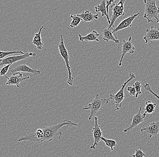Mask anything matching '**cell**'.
I'll return each mask as SVG.
<instances>
[{
    "instance_id": "obj_22",
    "label": "cell",
    "mask_w": 159,
    "mask_h": 157,
    "mask_svg": "<svg viewBox=\"0 0 159 157\" xmlns=\"http://www.w3.org/2000/svg\"><path fill=\"white\" fill-rule=\"evenodd\" d=\"M101 141H103L105 143L106 146L109 147L111 149V150H114V147L116 146L117 145V143L116 141L114 140H109V139H106L104 137L102 136L101 138Z\"/></svg>"
},
{
    "instance_id": "obj_5",
    "label": "cell",
    "mask_w": 159,
    "mask_h": 157,
    "mask_svg": "<svg viewBox=\"0 0 159 157\" xmlns=\"http://www.w3.org/2000/svg\"><path fill=\"white\" fill-rule=\"evenodd\" d=\"M58 50L60 55L62 57L65 62L67 68L68 73V78L67 83L70 86H72L73 85V80L74 78L72 76V73L71 71V67L70 66L69 54L68 53V50L66 48L65 45L64 41H63L62 35H61V41L58 45Z\"/></svg>"
},
{
    "instance_id": "obj_27",
    "label": "cell",
    "mask_w": 159,
    "mask_h": 157,
    "mask_svg": "<svg viewBox=\"0 0 159 157\" xmlns=\"http://www.w3.org/2000/svg\"><path fill=\"white\" fill-rule=\"evenodd\" d=\"M144 87L146 91H149L150 93H152L155 97H157V99H158L159 100V96L152 90L150 84H148V83H146V84L144 85Z\"/></svg>"
},
{
    "instance_id": "obj_4",
    "label": "cell",
    "mask_w": 159,
    "mask_h": 157,
    "mask_svg": "<svg viewBox=\"0 0 159 157\" xmlns=\"http://www.w3.org/2000/svg\"><path fill=\"white\" fill-rule=\"evenodd\" d=\"M129 78L127 80L126 82H124L123 85L121 86L120 90L118 91L116 94H111L109 96V99H111L114 101L113 105L115 104V111H119L120 108L122 106V103L124 101V98H125V95H124V89L126 85L128 83L133 80L134 78H136V76H135L133 72H130L129 73Z\"/></svg>"
},
{
    "instance_id": "obj_7",
    "label": "cell",
    "mask_w": 159,
    "mask_h": 157,
    "mask_svg": "<svg viewBox=\"0 0 159 157\" xmlns=\"http://www.w3.org/2000/svg\"><path fill=\"white\" fill-rule=\"evenodd\" d=\"M94 126L92 129V134L94 137V143L90 147L91 150H95L98 146L99 142L101 141V138L103 136V132L101 127L98 123V118L97 117H94Z\"/></svg>"
},
{
    "instance_id": "obj_8",
    "label": "cell",
    "mask_w": 159,
    "mask_h": 157,
    "mask_svg": "<svg viewBox=\"0 0 159 157\" xmlns=\"http://www.w3.org/2000/svg\"><path fill=\"white\" fill-rule=\"evenodd\" d=\"M36 55L35 53H26L25 54L16 56L13 55L12 56H10L6 58L0 60V66L3 65H7L9 64H13L16 62L20 61V60H23L26 59L30 57H34Z\"/></svg>"
},
{
    "instance_id": "obj_18",
    "label": "cell",
    "mask_w": 159,
    "mask_h": 157,
    "mask_svg": "<svg viewBox=\"0 0 159 157\" xmlns=\"http://www.w3.org/2000/svg\"><path fill=\"white\" fill-rule=\"evenodd\" d=\"M79 40L81 42H99L98 37L99 36V34L95 30L90 32L88 35L83 36L79 34Z\"/></svg>"
},
{
    "instance_id": "obj_29",
    "label": "cell",
    "mask_w": 159,
    "mask_h": 157,
    "mask_svg": "<svg viewBox=\"0 0 159 157\" xmlns=\"http://www.w3.org/2000/svg\"><path fill=\"white\" fill-rule=\"evenodd\" d=\"M127 91H129L130 96H135L136 95V90H135L134 85L132 86H129L127 88Z\"/></svg>"
},
{
    "instance_id": "obj_15",
    "label": "cell",
    "mask_w": 159,
    "mask_h": 157,
    "mask_svg": "<svg viewBox=\"0 0 159 157\" xmlns=\"http://www.w3.org/2000/svg\"><path fill=\"white\" fill-rule=\"evenodd\" d=\"M102 36L103 39L107 42L109 41H113L116 44H119V41L117 39L115 34L112 31V28L110 29L103 27L102 29Z\"/></svg>"
},
{
    "instance_id": "obj_11",
    "label": "cell",
    "mask_w": 159,
    "mask_h": 157,
    "mask_svg": "<svg viewBox=\"0 0 159 157\" xmlns=\"http://www.w3.org/2000/svg\"><path fill=\"white\" fill-rule=\"evenodd\" d=\"M142 109V107H140L139 112L137 114H135L132 118V122L131 125L129 127L124 129V132L126 133V132H129V131H131L135 127H138L139 124L144 122V119L147 115L144 113L143 115H142V113H141Z\"/></svg>"
},
{
    "instance_id": "obj_19",
    "label": "cell",
    "mask_w": 159,
    "mask_h": 157,
    "mask_svg": "<svg viewBox=\"0 0 159 157\" xmlns=\"http://www.w3.org/2000/svg\"><path fill=\"white\" fill-rule=\"evenodd\" d=\"M43 29L47 30L44 26L43 25L40 28L39 32L35 34L34 38L33 40L32 41L33 44L35 45L38 49H41L43 48V44L42 42L41 36L42 30Z\"/></svg>"
},
{
    "instance_id": "obj_21",
    "label": "cell",
    "mask_w": 159,
    "mask_h": 157,
    "mask_svg": "<svg viewBox=\"0 0 159 157\" xmlns=\"http://www.w3.org/2000/svg\"><path fill=\"white\" fill-rule=\"evenodd\" d=\"M145 107L144 108L145 112L144 113L147 114H152L155 111L157 104L156 103H153L152 101H148L145 103Z\"/></svg>"
},
{
    "instance_id": "obj_6",
    "label": "cell",
    "mask_w": 159,
    "mask_h": 157,
    "mask_svg": "<svg viewBox=\"0 0 159 157\" xmlns=\"http://www.w3.org/2000/svg\"><path fill=\"white\" fill-rule=\"evenodd\" d=\"M126 1L125 0H120L117 4L114 2L111 6V8L112 10V17L110 21V25L108 28L110 29L114 26V23L119 16H124L125 15L124 12V3Z\"/></svg>"
},
{
    "instance_id": "obj_3",
    "label": "cell",
    "mask_w": 159,
    "mask_h": 157,
    "mask_svg": "<svg viewBox=\"0 0 159 157\" xmlns=\"http://www.w3.org/2000/svg\"><path fill=\"white\" fill-rule=\"evenodd\" d=\"M145 4V12L143 17L148 20V22H153L152 19H155L157 22L159 24L158 14L159 7L156 5V1H144Z\"/></svg>"
},
{
    "instance_id": "obj_14",
    "label": "cell",
    "mask_w": 159,
    "mask_h": 157,
    "mask_svg": "<svg viewBox=\"0 0 159 157\" xmlns=\"http://www.w3.org/2000/svg\"><path fill=\"white\" fill-rule=\"evenodd\" d=\"M30 76L23 78L22 73L20 72H16L14 73L12 76H10L8 78L7 82L6 83V85H16L17 87L20 88L19 84L22 81L29 79Z\"/></svg>"
},
{
    "instance_id": "obj_25",
    "label": "cell",
    "mask_w": 159,
    "mask_h": 157,
    "mask_svg": "<svg viewBox=\"0 0 159 157\" xmlns=\"http://www.w3.org/2000/svg\"><path fill=\"white\" fill-rule=\"evenodd\" d=\"M134 86H135V90H136V95H135V98H137L139 95L142 94V92L141 91L142 89V84H141V81H137L134 83Z\"/></svg>"
},
{
    "instance_id": "obj_10",
    "label": "cell",
    "mask_w": 159,
    "mask_h": 157,
    "mask_svg": "<svg viewBox=\"0 0 159 157\" xmlns=\"http://www.w3.org/2000/svg\"><path fill=\"white\" fill-rule=\"evenodd\" d=\"M139 14H140V13H138L136 14L132 15L129 17L127 18L122 21L116 28H114V26L112 27V29L113 32L114 33V34H115L119 30H124V29L132 27L133 21Z\"/></svg>"
},
{
    "instance_id": "obj_13",
    "label": "cell",
    "mask_w": 159,
    "mask_h": 157,
    "mask_svg": "<svg viewBox=\"0 0 159 157\" xmlns=\"http://www.w3.org/2000/svg\"><path fill=\"white\" fill-rule=\"evenodd\" d=\"M144 132L148 133V138H151L153 136L157 137L159 133V121L151 123L150 126L142 128L141 130V133L143 134Z\"/></svg>"
},
{
    "instance_id": "obj_1",
    "label": "cell",
    "mask_w": 159,
    "mask_h": 157,
    "mask_svg": "<svg viewBox=\"0 0 159 157\" xmlns=\"http://www.w3.org/2000/svg\"><path fill=\"white\" fill-rule=\"evenodd\" d=\"M66 126L78 127V125L69 120H65L56 125L45 127L43 129V137L40 142L52 141L56 138H58L59 140H60L63 135L61 129L64 126Z\"/></svg>"
},
{
    "instance_id": "obj_23",
    "label": "cell",
    "mask_w": 159,
    "mask_h": 157,
    "mask_svg": "<svg viewBox=\"0 0 159 157\" xmlns=\"http://www.w3.org/2000/svg\"><path fill=\"white\" fill-rule=\"evenodd\" d=\"M70 17L72 19V21L70 22V27L71 28L77 27V26L79 25L81 21H82V19L80 18L79 17L75 16L73 14H71Z\"/></svg>"
},
{
    "instance_id": "obj_16",
    "label": "cell",
    "mask_w": 159,
    "mask_h": 157,
    "mask_svg": "<svg viewBox=\"0 0 159 157\" xmlns=\"http://www.w3.org/2000/svg\"><path fill=\"white\" fill-rule=\"evenodd\" d=\"M18 72H24L32 73L33 74L34 76L39 75L41 72L40 71L32 69L27 65H21V64H20L18 66L15 67L12 70H11V73L12 74H14V73Z\"/></svg>"
},
{
    "instance_id": "obj_20",
    "label": "cell",
    "mask_w": 159,
    "mask_h": 157,
    "mask_svg": "<svg viewBox=\"0 0 159 157\" xmlns=\"http://www.w3.org/2000/svg\"><path fill=\"white\" fill-rule=\"evenodd\" d=\"M95 12H100L101 13V16L102 17L105 16L107 17V20L108 21L109 25H110V21L109 19V15H108L107 13V11L106 9V4H105V1L103 0L100 3V4L98 5V6L94 7Z\"/></svg>"
},
{
    "instance_id": "obj_9",
    "label": "cell",
    "mask_w": 159,
    "mask_h": 157,
    "mask_svg": "<svg viewBox=\"0 0 159 157\" xmlns=\"http://www.w3.org/2000/svg\"><path fill=\"white\" fill-rule=\"evenodd\" d=\"M135 50V47L132 42V36L129 38V40H125L124 39L122 45V56L119 62V66H122V62L124 59V57L127 53L133 54Z\"/></svg>"
},
{
    "instance_id": "obj_24",
    "label": "cell",
    "mask_w": 159,
    "mask_h": 157,
    "mask_svg": "<svg viewBox=\"0 0 159 157\" xmlns=\"http://www.w3.org/2000/svg\"><path fill=\"white\" fill-rule=\"evenodd\" d=\"M15 54V53H20V54H25L26 53L23 52L22 51H13L10 52H2L0 51V60L3 59L6 56L8 55H11V54Z\"/></svg>"
},
{
    "instance_id": "obj_17",
    "label": "cell",
    "mask_w": 159,
    "mask_h": 157,
    "mask_svg": "<svg viewBox=\"0 0 159 157\" xmlns=\"http://www.w3.org/2000/svg\"><path fill=\"white\" fill-rule=\"evenodd\" d=\"M75 16L79 17L84 21V22H92L94 20H97L99 18V15H94L90 12L89 11L83 12L80 14L74 15Z\"/></svg>"
},
{
    "instance_id": "obj_28",
    "label": "cell",
    "mask_w": 159,
    "mask_h": 157,
    "mask_svg": "<svg viewBox=\"0 0 159 157\" xmlns=\"http://www.w3.org/2000/svg\"><path fill=\"white\" fill-rule=\"evenodd\" d=\"M146 156V155L141 149H138L136 150V152L134 155H133V157H144Z\"/></svg>"
},
{
    "instance_id": "obj_12",
    "label": "cell",
    "mask_w": 159,
    "mask_h": 157,
    "mask_svg": "<svg viewBox=\"0 0 159 157\" xmlns=\"http://www.w3.org/2000/svg\"><path fill=\"white\" fill-rule=\"evenodd\" d=\"M146 32L147 33L143 37L146 44L149 42L153 43L152 41L159 40V29L157 28V27H154L152 25L151 29H147Z\"/></svg>"
},
{
    "instance_id": "obj_26",
    "label": "cell",
    "mask_w": 159,
    "mask_h": 157,
    "mask_svg": "<svg viewBox=\"0 0 159 157\" xmlns=\"http://www.w3.org/2000/svg\"><path fill=\"white\" fill-rule=\"evenodd\" d=\"M11 65L12 64H9V65H6V66L0 69V76H4L8 79V77L6 76V74L8 71Z\"/></svg>"
},
{
    "instance_id": "obj_2",
    "label": "cell",
    "mask_w": 159,
    "mask_h": 157,
    "mask_svg": "<svg viewBox=\"0 0 159 157\" xmlns=\"http://www.w3.org/2000/svg\"><path fill=\"white\" fill-rule=\"evenodd\" d=\"M109 98H99V95L96 94L95 98L91 99V101L88 105L83 108L84 110H89V120H91L92 117H94L96 114L104 110V106L109 103Z\"/></svg>"
}]
</instances>
